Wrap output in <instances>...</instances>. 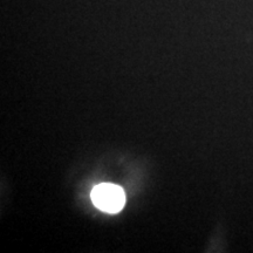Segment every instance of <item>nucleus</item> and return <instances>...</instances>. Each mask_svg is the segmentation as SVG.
Instances as JSON below:
<instances>
[{"label": "nucleus", "mask_w": 253, "mask_h": 253, "mask_svg": "<svg viewBox=\"0 0 253 253\" xmlns=\"http://www.w3.org/2000/svg\"><path fill=\"white\" fill-rule=\"evenodd\" d=\"M90 196L95 207L108 213L119 212L126 203V195L122 188L110 183L96 185L91 190Z\"/></svg>", "instance_id": "nucleus-1"}]
</instances>
